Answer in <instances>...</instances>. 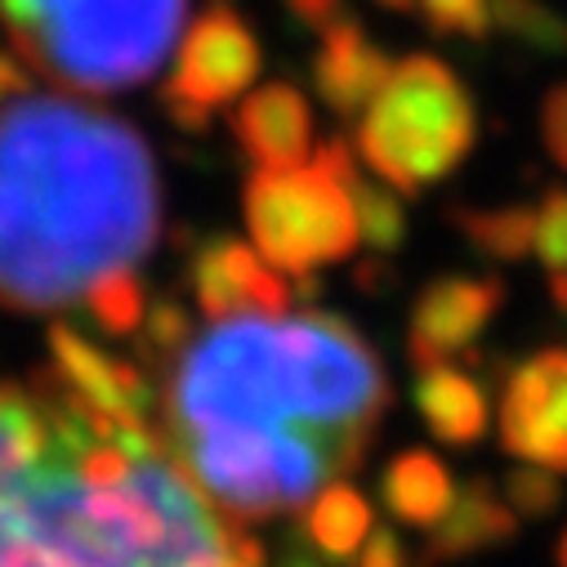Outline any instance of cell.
I'll return each instance as SVG.
<instances>
[{"instance_id": "cell-10", "label": "cell", "mask_w": 567, "mask_h": 567, "mask_svg": "<svg viewBox=\"0 0 567 567\" xmlns=\"http://www.w3.org/2000/svg\"><path fill=\"white\" fill-rule=\"evenodd\" d=\"M505 305V287L501 277H465V272H447L434 277L411 305L406 318V358L415 371L424 367H443L465 358L478 336L492 327V318Z\"/></svg>"}, {"instance_id": "cell-1", "label": "cell", "mask_w": 567, "mask_h": 567, "mask_svg": "<svg viewBox=\"0 0 567 567\" xmlns=\"http://www.w3.org/2000/svg\"><path fill=\"white\" fill-rule=\"evenodd\" d=\"M162 175L130 121L59 94L0 103V309L54 313L148 259Z\"/></svg>"}, {"instance_id": "cell-29", "label": "cell", "mask_w": 567, "mask_h": 567, "mask_svg": "<svg viewBox=\"0 0 567 567\" xmlns=\"http://www.w3.org/2000/svg\"><path fill=\"white\" fill-rule=\"evenodd\" d=\"M28 90H32V72L23 68V59L10 54V50H0V103L19 99V94H28Z\"/></svg>"}, {"instance_id": "cell-16", "label": "cell", "mask_w": 567, "mask_h": 567, "mask_svg": "<svg viewBox=\"0 0 567 567\" xmlns=\"http://www.w3.org/2000/svg\"><path fill=\"white\" fill-rule=\"evenodd\" d=\"M384 509L406 527H439L456 501V483L447 465L430 452H402L389 461L380 478Z\"/></svg>"}, {"instance_id": "cell-18", "label": "cell", "mask_w": 567, "mask_h": 567, "mask_svg": "<svg viewBox=\"0 0 567 567\" xmlns=\"http://www.w3.org/2000/svg\"><path fill=\"white\" fill-rule=\"evenodd\" d=\"M456 233L492 264H518L536 246V206H496V210H452Z\"/></svg>"}, {"instance_id": "cell-17", "label": "cell", "mask_w": 567, "mask_h": 567, "mask_svg": "<svg viewBox=\"0 0 567 567\" xmlns=\"http://www.w3.org/2000/svg\"><path fill=\"white\" fill-rule=\"evenodd\" d=\"M375 532V514L367 505V496L349 483H331L322 487L313 501H309V514H305V545L322 558H353L367 536Z\"/></svg>"}, {"instance_id": "cell-30", "label": "cell", "mask_w": 567, "mask_h": 567, "mask_svg": "<svg viewBox=\"0 0 567 567\" xmlns=\"http://www.w3.org/2000/svg\"><path fill=\"white\" fill-rule=\"evenodd\" d=\"M549 305L567 318V272H549Z\"/></svg>"}, {"instance_id": "cell-24", "label": "cell", "mask_w": 567, "mask_h": 567, "mask_svg": "<svg viewBox=\"0 0 567 567\" xmlns=\"http://www.w3.org/2000/svg\"><path fill=\"white\" fill-rule=\"evenodd\" d=\"M501 492H505V501H509V509H514L518 518H549V514L558 509V501H563L558 478H554L549 470H536V465L509 470Z\"/></svg>"}, {"instance_id": "cell-9", "label": "cell", "mask_w": 567, "mask_h": 567, "mask_svg": "<svg viewBox=\"0 0 567 567\" xmlns=\"http://www.w3.org/2000/svg\"><path fill=\"white\" fill-rule=\"evenodd\" d=\"M188 291L210 322L281 318L296 300L287 272H277L255 246L237 237H210L188 255Z\"/></svg>"}, {"instance_id": "cell-12", "label": "cell", "mask_w": 567, "mask_h": 567, "mask_svg": "<svg viewBox=\"0 0 567 567\" xmlns=\"http://www.w3.org/2000/svg\"><path fill=\"white\" fill-rule=\"evenodd\" d=\"M54 447V424L14 384H0V567H10L23 536V501L37 465Z\"/></svg>"}, {"instance_id": "cell-8", "label": "cell", "mask_w": 567, "mask_h": 567, "mask_svg": "<svg viewBox=\"0 0 567 567\" xmlns=\"http://www.w3.org/2000/svg\"><path fill=\"white\" fill-rule=\"evenodd\" d=\"M501 447L518 465L567 474V349H540L505 375Z\"/></svg>"}, {"instance_id": "cell-5", "label": "cell", "mask_w": 567, "mask_h": 567, "mask_svg": "<svg viewBox=\"0 0 567 567\" xmlns=\"http://www.w3.org/2000/svg\"><path fill=\"white\" fill-rule=\"evenodd\" d=\"M171 461L233 518H277L318 496L331 474H344L336 452L287 430H219L166 439Z\"/></svg>"}, {"instance_id": "cell-7", "label": "cell", "mask_w": 567, "mask_h": 567, "mask_svg": "<svg viewBox=\"0 0 567 567\" xmlns=\"http://www.w3.org/2000/svg\"><path fill=\"white\" fill-rule=\"evenodd\" d=\"M264 68L259 37L233 0H210L179 41L175 76L162 85L157 103L166 121L184 134H206L215 112L241 99Z\"/></svg>"}, {"instance_id": "cell-13", "label": "cell", "mask_w": 567, "mask_h": 567, "mask_svg": "<svg viewBox=\"0 0 567 567\" xmlns=\"http://www.w3.org/2000/svg\"><path fill=\"white\" fill-rule=\"evenodd\" d=\"M393 72V59L362 32L358 19H336L331 28L318 32V54H313V90L336 116H358Z\"/></svg>"}, {"instance_id": "cell-33", "label": "cell", "mask_w": 567, "mask_h": 567, "mask_svg": "<svg viewBox=\"0 0 567 567\" xmlns=\"http://www.w3.org/2000/svg\"><path fill=\"white\" fill-rule=\"evenodd\" d=\"M554 563H558V567H567V532H563V536H558V545H554Z\"/></svg>"}, {"instance_id": "cell-21", "label": "cell", "mask_w": 567, "mask_h": 567, "mask_svg": "<svg viewBox=\"0 0 567 567\" xmlns=\"http://www.w3.org/2000/svg\"><path fill=\"white\" fill-rule=\"evenodd\" d=\"M492 28L536 54H567V19L545 0H492Z\"/></svg>"}, {"instance_id": "cell-28", "label": "cell", "mask_w": 567, "mask_h": 567, "mask_svg": "<svg viewBox=\"0 0 567 567\" xmlns=\"http://www.w3.org/2000/svg\"><path fill=\"white\" fill-rule=\"evenodd\" d=\"M287 10H291L305 28L322 32V28H331L336 19H344V0H287Z\"/></svg>"}, {"instance_id": "cell-6", "label": "cell", "mask_w": 567, "mask_h": 567, "mask_svg": "<svg viewBox=\"0 0 567 567\" xmlns=\"http://www.w3.org/2000/svg\"><path fill=\"white\" fill-rule=\"evenodd\" d=\"M250 246L287 277H313L358 250L353 197L322 166L250 171L241 193Z\"/></svg>"}, {"instance_id": "cell-3", "label": "cell", "mask_w": 567, "mask_h": 567, "mask_svg": "<svg viewBox=\"0 0 567 567\" xmlns=\"http://www.w3.org/2000/svg\"><path fill=\"white\" fill-rule=\"evenodd\" d=\"M188 0H0V28L32 76L121 94L157 76Z\"/></svg>"}, {"instance_id": "cell-2", "label": "cell", "mask_w": 567, "mask_h": 567, "mask_svg": "<svg viewBox=\"0 0 567 567\" xmlns=\"http://www.w3.org/2000/svg\"><path fill=\"white\" fill-rule=\"evenodd\" d=\"M389 406L380 353L336 313L233 318L193 336L166 367V439L219 430H287L358 470Z\"/></svg>"}, {"instance_id": "cell-26", "label": "cell", "mask_w": 567, "mask_h": 567, "mask_svg": "<svg viewBox=\"0 0 567 567\" xmlns=\"http://www.w3.org/2000/svg\"><path fill=\"white\" fill-rule=\"evenodd\" d=\"M540 144L558 171H567V81L554 85L540 103Z\"/></svg>"}, {"instance_id": "cell-4", "label": "cell", "mask_w": 567, "mask_h": 567, "mask_svg": "<svg viewBox=\"0 0 567 567\" xmlns=\"http://www.w3.org/2000/svg\"><path fill=\"white\" fill-rule=\"evenodd\" d=\"M478 138V112L461 76L434 54L393 63L358 121V157L398 197L447 179Z\"/></svg>"}, {"instance_id": "cell-20", "label": "cell", "mask_w": 567, "mask_h": 567, "mask_svg": "<svg viewBox=\"0 0 567 567\" xmlns=\"http://www.w3.org/2000/svg\"><path fill=\"white\" fill-rule=\"evenodd\" d=\"M349 197H353V215H358V237L375 250V255H393L406 241V206L389 184H375L367 171H358L353 179H344Z\"/></svg>"}, {"instance_id": "cell-19", "label": "cell", "mask_w": 567, "mask_h": 567, "mask_svg": "<svg viewBox=\"0 0 567 567\" xmlns=\"http://www.w3.org/2000/svg\"><path fill=\"white\" fill-rule=\"evenodd\" d=\"M81 309H85V318L94 322L99 336L130 340L138 327H144L148 287H144V277H138L134 268H116V272L99 277L94 287L81 296Z\"/></svg>"}, {"instance_id": "cell-27", "label": "cell", "mask_w": 567, "mask_h": 567, "mask_svg": "<svg viewBox=\"0 0 567 567\" xmlns=\"http://www.w3.org/2000/svg\"><path fill=\"white\" fill-rule=\"evenodd\" d=\"M358 567H406L402 540L393 532H371L367 545L358 549Z\"/></svg>"}, {"instance_id": "cell-32", "label": "cell", "mask_w": 567, "mask_h": 567, "mask_svg": "<svg viewBox=\"0 0 567 567\" xmlns=\"http://www.w3.org/2000/svg\"><path fill=\"white\" fill-rule=\"evenodd\" d=\"M375 6L389 14H406V10H415V0H375Z\"/></svg>"}, {"instance_id": "cell-14", "label": "cell", "mask_w": 567, "mask_h": 567, "mask_svg": "<svg viewBox=\"0 0 567 567\" xmlns=\"http://www.w3.org/2000/svg\"><path fill=\"white\" fill-rule=\"evenodd\" d=\"M518 532V514L509 509L505 492L487 478H474L447 509V518L439 527H430V540H424L420 563H461L474 558L483 549H496L505 540H514Z\"/></svg>"}, {"instance_id": "cell-15", "label": "cell", "mask_w": 567, "mask_h": 567, "mask_svg": "<svg viewBox=\"0 0 567 567\" xmlns=\"http://www.w3.org/2000/svg\"><path fill=\"white\" fill-rule=\"evenodd\" d=\"M415 406H420L424 424H430V434L461 452L483 443L487 420H492L483 380L452 362L415 371Z\"/></svg>"}, {"instance_id": "cell-31", "label": "cell", "mask_w": 567, "mask_h": 567, "mask_svg": "<svg viewBox=\"0 0 567 567\" xmlns=\"http://www.w3.org/2000/svg\"><path fill=\"white\" fill-rule=\"evenodd\" d=\"M281 567H322L313 554H305V549H291L287 558H281Z\"/></svg>"}, {"instance_id": "cell-11", "label": "cell", "mask_w": 567, "mask_h": 567, "mask_svg": "<svg viewBox=\"0 0 567 567\" xmlns=\"http://www.w3.org/2000/svg\"><path fill=\"white\" fill-rule=\"evenodd\" d=\"M228 130L241 157L255 162V171L305 166L313 157V112L291 81H268L250 90L228 116Z\"/></svg>"}, {"instance_id": "cell-23", "label": "cell", "mask_w": 567, "mask_h": 567, "mask_svg": "<svg viewBox=\"0 0 567 567\" xmlns=\"http://www.w3.org/2000/svg\"><path fill=\"white\" fill-rule=\"evenodd\" d=\"M415 6L439 37L487 41L492 32V0H415Z\"/></svg>"}, {"instance_id": "cell-22", "label": "cell", "mask_w": 567, "mask_h": 567, "mask_svg": "<svg viewBox=\"0 0 567 567\" xmlns=\"http://www.w3.org/2000/svg\"><path fill=\"white\" fill-rule=\"evenodd\" d=\"M134 340H138V353H144V362H153L157 371H166L184 353V344L193 340V318H188V309L179 300H157V305H148L144 327L134 331Z\"/></svg>"}, {"instance_id": "cell-25", "label": "cell", "mask_w": 567, "mask_h": 567, "mask_svg": "<svg viewBox=\"0 0 567 567\" xmlns=\"http://www.w3.org/2000/svg\"><path fill=\"white\" fill-rule=\"evenodd\" d=\"M545 272H567V188H549L536 206V246Z\"/></svg>"}]
</instances>
